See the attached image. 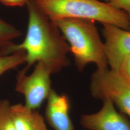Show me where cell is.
I'll use <instances>...</instances> for the list:
<instances>
[{
    "mask_svg": "<svg viewBox=\"0 0 130 130\" xmlns=\"http://www.w3.org/2000/svg\"><path fill=\"white\" fill-rule=\"evenodd\" d=\"M28 14V28L23 41L13 43L0 51L1 55H8L17 52H26V66L28 70L38 62H43L53 74L70 65L68 55L70 47L59 28L43 14L32 0L27 3Z\"/></svg>",
    "mask_w": 130,
    "mask_h": 130,
    "instance_id": "6da1fadb",
    "label": "cell"
},
{
    "mask_svg": "<svg viewBox=\"0 0 130 130\" xmlns=\"http://www.w3.org/2000/svg\"><path fill=\"white\" fill-rule=\"evenodd\" d=\"M52 21L59 28L68 43L79 71H83L90 63L95 64L98 69L108 68L104 43L95 21L65 18Z\"/></svg>",
    "mask_w": 130,
    "mask_h": 130,
    "instance_id": "7a4b0ae2",
    "label": "cell"
},
{
    "mask_svg": "<svg viewBox=\"0 0 130 130\" xmlns=\"http://www.w3.org/2000/svg\"><path fill=\"white\" fill-rule=\"evenodd\" d=\"M52 21L65 18L87 19L130 30V19L124 11L99 0H32Z\"/></svg>",
    "mask_w": 130,
    "mask_h": 130,
    "instance_id": "3957f363",
    "label": "cell"
},
{
    "mask_svg": "<svg viewBox=\"0 0 130 130\" xmlns=\"http://www.w3.org/2000/svg\"><path fill=\"white\" fill-rule=\"evenodd\" d=\"M90 89L93 98L111 100L130 117V80L120 71L97 69L91 76Z\"/></svg>",
    "mask_w": 130,
    "mask_h": 130,
    "instance_id": "277c9868",
    "label": "cell"
},
{
    "mask_svg": "<svg viewBox=\"0 0 130 130\" xmlns=\"http://www.w3.org/2000/svg\"><path fill=\"white\" fill-rule=\"evenodd\" d=\"M51 70L42 62H38L30 74L23 69L16 77L15 90L23 95L25 105L28 108L37 110L46 100L51 88Z\"/></svg>",
    "mask_w": 130,
    "mask_h": 130,
    "instance_id": "5b68a950",
    "label": "cell"
},
{
    "mask_svg": "<svg viewBox=\"0 0 130 130\" xmlns=\"http://www.w3.org/2000/svg\"><path fill=\"white\" fill-rule=\"evenodd\" d=\"M102 25L104 49L108 65L111 70L119 71L123 61L130 56V30L109 24Z\"/></svg>",
    "mask_w": 130,
    "mask_h": 130,
    "instance_id": "8992f818",
    "label": "cell"
},
{
    "mask_svg": "<svg viewBox=\"0 0 130 130\" xmlns=\"http://www.w3.org/2000/svg\"><path fill=\"white\" fill-rule=\"evenodd\" d=\"M80 123L88 130H130V122L122 113L117 111L109 99L103 101L99 111L80 117Z\"/></svg>",
    "mask_w": 130,
    "mask_h": 130,
    "instance_id": "52a82bcc",
    "label": "cell"
},
{
    "mask_svg": "<svg viewBox=\"0 0 130 130\" xmlns=\"http://www.w3.org/2000/svg\"><path fill=\"white\" fill-rule=\"evenodd\" d=\"M45 118L55 130H74L70 118V103L66 94H59L52 89L47 98Z\"/></svg>",
    "mask_w": 130,
    "mask_h": 130,
    "instance_id": "ba28073f",
    "label": "cell"
},
{
    "mask_svg": "<svg viewBox=\"0 0 130 130\" xmlns=\"http://www.w3.org/2000/svg\"><path fill=\"white\" fill-rule=\"evenodd\" d=\"M10 111L16 130H48L44 118L36 110L19 103L11 105Z\"/></svg>",
    "mask_w": 130,
    "mask_h": 130,
    "instance_id": "9c48e42d",
    "label": "cell"
},
{
    "mask_svg": "<svg viewBox=\"0 0 130 130\" xmlns=\"http://www.w3.org/2000/svg\"><path fill=\"white\" fill-rule=\"evenodd\" d=\"M22 31L0 18V51L13 43L22 35Z\"/></svg>",
    "mask_w": 130,
    "mask_h": 130,
    "instance_id": "30bf717a",
    "label": "cell"
},
{
    "mask_svg": "<svg viewBox=\"0 0 130 130\" xmlns=\"http://www.w3.org/2000/svg\"><path fill=\"white\" fill-rule=\"evenodd\" d=\"M26 54L19 51L8 55H0V76L11 70H14L26 63Z\"/></svg>",
    "mask_w": 130,
    "mask_h": 130,
    "instance_id": "8fae6325",
    "label": "cell"
},
{
    "mask_svg": "<svg viewBox=\"0 0 130 130\" xmlns=\"http://www.w3.org/2000/svg\"><path fill=\"white\" fill-rule=\"evenodd\" d=\"M11 106L9 100H0V130H17L11 114Z\"/></svg>",
    "mask_w": 130,
    "mask_h": 130,
    "instance_id": "7c38bea8",
    "label": "cell"
},
{
    "mask_svg": "<svg viewBox=\"0 0 130 130\" xmlns=\"http://www.w3.org/2000/svg\"><path fill=\"white\" fill-rule=\"evenodd\" d=\"M113 7L125 12L130 18V0H108Z\"/></svg>",
    "mask_w": 130,
    "mask_h": 130,
    "instance_id": "4fadbf2b",
    "label": "cell"
},
{
    "mask_svg": "<svg viewBox=\"0 0 130 130\" xmlns=\"http://www.w3.org/2000/svg\"><path fill=\"white\" fill-rule=\"evenodd\" d=\"M119 71L130 80V56L123 61Z\"/></svg>",
    "mask_w": 130,
    "mask_h": 130,
    "instance_id": "5bb4252c",
    "label": "cell"
},
{
    "mask_svg": "<svg viewBox=\"0 0 130 130\" xmlns=\"http://www.w3.org/2000/svg\"><path fill=\"white\" fill-rule=\"evenodd\" d=\"M28 0H0L4 5L9 6H22L26 5Z\"/></svg>",
    "mask_w": 130,
    "mask_h": 130,
    "instance_id": "9a60e30c",
    "label": "cell"
},
{
    "mask_svg": "<svg viewBox=\"0 0 130 130\" xmlns=\"http://www.w3.org/2000/svg\"><path fill=\"white\" fill-rule=\"evenodd\" d=\"M104 1V2H106V3H108V0H103Z\"/></svg>",
    "mask_w": 130,
    "mask_h": 130,
    "instance_id": "2e32d148",
    "label": "cell"
},
{
    "mask_svg": "<svg viewBox=\"0 0 130 130\" xmlns=\"http://www.w3.org/2000/svg\"></svg>",
    "mask_w": 130,
    "mask_h": 130,
    "instance_id": "e0dca14e",
    "label": "cell"
},
{
    "mask_svg": "<svg viewBox=\"0 0 130 130\" xmlns=\"http://www.w3.org/2000/svg\"></svg>",
    "mask_w": 130,
    "mask_h": 130,
    "instance_id": "ac0fdd59",
    "label": "cell"
}]
</instances>
